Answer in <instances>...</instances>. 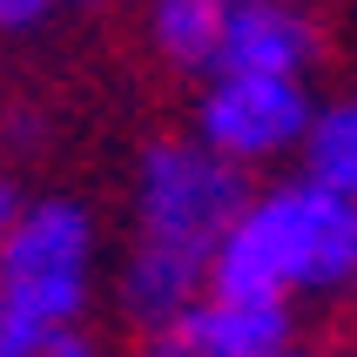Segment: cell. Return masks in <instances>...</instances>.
Segmentation results:
<instances>
[{
  "instance_id": "obj_1",
  "label": "cell",
  "mask_w": 357,
  "mask_h": 357,
  "mask_svg": "<svg viewBox=\"0 0 357 357\" xmlns=\"http://www.w3.org/2000/svg\"><path fill=\"white\" fill-rule=\"evenodd\" d=\"M351 283H357V202L303 176L250 196L209 257V297L290 303V297H337Z\"/></svg>"
},
{
  "instance_id": "obj_2",
  "label": "cell",
  "mask_w": 357,
  "mask_h": 357,
  "mask_svg": "<svg viewBox=\"0 0 357 357\" xmlns=\"http://www.w3.org/2000/svg\"><path fill=\"white\" fill-rule=\"evenodd\" d=\"M101 229L75 196L20 202L14 229L0 236V324H81L95 297Z\"/></svg>"
},
{
  "instance_id": "obj_3",
  "label": "cell",
  "mask_w": 357,
  "mask_h": 357,
  "mask_svg": "<svg viewBox=\"0 0 357 357\" xmlns=\"http://www.w3.org/2000/svg\"><path fill=\"white\" fill-rule=\"evenodd\" d=\"M243 202H250L243 169L209 155L196 135L149 142V155L135 169V250H162V257L209 270L222 229L243 216Z\"/></svg>"
},
{
  "instance_id": "obj_4",
  "label": "cell",
  "mask_w": 357,
  "mask_h": 357,
  "mask_svg": "<svg viewBox=\"0 0 357 357\" xmlns=\"http://www.w3.org/2000/svg\"><path fill=\"white\" fill-rule=\"evenodd\" d=\"M317 101L303 81H270V75H209L196 101V142L209 155L257 169V162L297 155L310 135Z\"/></svg>"
},
{
  "instance_id": "obj_5",
  "label": "cell",
  "mask_w": 357,
  "mask_h": 357,
  "mask_svg": "<svg viewBox=\"0 0 357 357\" xmlns=\"http://www.w3.org/2000/svg\"><path fill=\"white\" fill-rule=\"evenodd\" d=\"M317 20L297 0H222V34H216V68L209 75H270V81H303L317 68Z\"/></svg>"
},
{
  "instance_id": "obj_6",
  "label": "cell",
  "mask_w": 357,
  "mask_h": 357,
  "mask_svg": "<svg viewBox=\"0 0 357 357\" xmlns=\"http://www.w3.org/2000/svg\"><path fill=\"white\" fill-rule=\"evenodd\" d=\"M182 331L196 357H277L290 344V303H250V297H202L182 310Z\"/></svg>"
},
{
  "instance_id": "obj_7",
  "label": "cell",
  "mask_w": 357,
  "mask_h": 357,
  "mask_svg": "<svg viewBox=\"0 0 357 357\" xmlns=\"http://www.w3.org/2000/svg\"><path fill=\"white\" fill-rule=\"evenodd\" d=\"M216 34H222V0H149V40L182 75L216 68Z\"/></svg>"
},
{
  "instance_id": "obj_8",
  "label": "cell",
  "mask_w": 357,
  "mask_h": 357,
  "mask_svg": "<svg viewBox=\"0 0 357 357\" xmlns=\"http://www.w3.org/2000/svg\"><path fill=\"white\" fill-rule=\"evenodd\" d=\"M297 155H303V182L357 202V95H344V101L310 115V135H303Z\"/></svg>"
},
{
  "instance_id": "obj_9",
  "label": "cell",
  "mask_w": 357,
  "mask_h": 357,
  "mask_svg": "<svg viewBox=\"0 0 357 357\" xmlns=\"http://www.w3.org/2000/svg\"><path fill=\"white\" fill-rule=\"evenodd\" d=\"M0 357H101L81 324H0Z\"/></svg>"
},
{
  "instance_id": "obj_10",
  "label": "cell",
  "mask_w": 357,
  "mask_h": 357,
  "mask_svg": "<svg viewBox=\"0 0 357 357\" xmlns=\"http://www.w3.org/2000/svg\"><path fill=\"white\" fill-rule=\"evenodd\" d=\"M135 357H196V344H189L182 317H169V324H155V331H142V351Z\"/></svg>"
},
{
  "instance_id": "obj_11",
  "label": "cell",
  "mask_w": 357,
  "mask_h": 357,
  "mask_svg": "<svg viewBox=\"0 0 357 357\" xmlns=\"http://www.w3.org/2000/svg\"><path fill=\"white\" fill-rule=\"evenodd\" d=\"M54 14V0H0V27L20 34V27H40V20Z\"/></svg>"
},
{
  "instance_id": "obj_12",
  "label": "cell",
  "mask_w": 357,
  "mask_h": 357,
  "mask_svg": "<svg viewBox=\"0 0 357 357\" xmlns=\"http://www.w3.org/2000/svg\"><path fill=\"white\" fill-rule=\"evenodd\" d=\"M14 216H20V189H14L7 176H0V236L14 229Z\"/></svg>"
},
{
  "instance_id": "obj_13",
  "label": "cell",
  "mask_w": 357,
  "mask_h": 357,
  "mask_svg": "<svg viewBox=\"0 0 357 357\" xmlns=\"http://www.w3.org/2000/svg\"><path fill=\"white\" fill-rule=\"evenodd\" d=\"M277 357H303V351H297V344H283V351H277Z\"/></svg>"
},
{
  "instance_id": "obj_14",
  "label": "cell",
  "mask_w": 357,
  "mask_h": 357,
  "mask_svg": "<svg viewBox=\"0 0 357 357\" xmlns=\"http://www.w3.org/2000/svg\"><path fill=\"white\" fill-rule=\"evenodd\" d=\"M88 7H101V0H88Z\"/></svg>"
}]
</instances>
